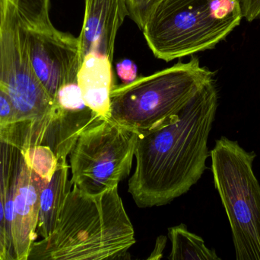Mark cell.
Masks as SVG:
<instances>
[{
    "label": "cell",
    "mask_w": 260,
    "mask_h": 260,
    "mask_svg": "<svg viewBox=\"0 0 260 260\" xmlns=\"http://www.w3.org/2000/svg\"><path fill=\"white\" fill-rule=\"evenodd\" d=\"M218 106L215 79L206 83L172 123L139 134L129 192L136 206H165L201 179L210 155L209 134Z\"/></svg>",
    "instance_id": "1"
},
{
    "label": "cell",
    "mask_w": 260,
    "mask_h": 260,
    "mask_svg": "<svg viewBox=\"0 0 260 260\" xmlns=\"http://www.w3.org/2000/svg\"><path fill=\"white\" fill-rule=\"evenodd\" d=\"M135 244L118 186L97 195L73 186L56 228L34 243L27 260L123 259Z\"/></svg>",
    "instance_id": "2"
},
{
    "label": "cell",
    "mask_w": 260,
    "mask_h": 260,
    "mask_svg": "<svg viewBox=\"0 0 260 260\" xmlns=\"http://www.w3.org/2000/svg\"><path fill=\"white\" fill-rule=\"evenodd\" d=\"M242 18L240 0H154L141 30L155 57L169 62L215 48Z\"/></svg>",
    "instance_id": "3"
},
{
    "label": "cell",
    "mask_w": 260,
    "mask_h": 260,
    "mask_svg": "<svg viewBox=\"0 0 260 260\" xmlns=\"http://www.w3.org/2000/svg\"><path fill=\"white\" fill-rule=\"evenodd\" d=\"M214 76L192 56L189 62L177 63L130 83L114 85L110 119L138 134L172 123Z\"/></svg>",
    "instance_id": "4"
},
{
    "label": "cell",
    "mask_w": 260,
    "mask_h": 260,
    "mask_svg": "<svg viewBox=\"0 0 260 260\" xmlns=\"http://www.w3.org/2000/svg\"><path fill=\"white\" fill-rule=\"evenodd\" d=\"M0 87L9 96L16 114V122L2 131L0 140L20 151L31 145H43L54 102L32 70L21 18L11 0L0 35Z\"/></svg>",
    "instance_id": "5"
},
{
    "label": "cell",
    "mask_w": 260,
    "mask_h": 260,
    "mask_svg": "<svg viewBox=\"0 0 260 260\" xmlns=\"http://www.w3.org/2000/svg\"><path fill=\"white\" fill-rule=\"evenodd\" d=\"M214 184L225 210L238 260H260V184L256 157L237 140L221 137L210 152Z\"/></svg>",
    "instance_id": "6"
},
{
    "label": "cell",
    "mask_w": 260,
    "mask_h": 260,
    "mask_svg": "<svg viewBox=\"0 0 260 260\" xmlns=\"http://www.w3.org/2000/svg\"><path fill=\"white\" fill-rule=\"evenodd\" d=\"M139 134L111 119L85 130L70 154L72 186L97 195L129 175Z\"/></svg>",
    "instance_id": "7"
},
{
    "label": "cell",
    "mask_w": 260,
    "mask_h": 260,
    "mask_svg": "<svg viewBox=\"0 0 260 260\" xmlns=\"http://www.w3.org/2000/svg\"><path fill=\"white\" fill-rule=\"evenodd\" d=\"M21 24L32 70L53 100L62 85L77 80L82 61L79 38L53 25L35 27L22 21Z\"/></svg>",
    "instance_id": "8"
},
{
    "label": "cell",
    "mask_w": 260,
    "mask_h": 260,
    "mask_svg": "<svg viewBox=\"0 0 260 260\" xmlns=\"http://www.w3.org/2000/svg\"><path fill=\"white\" fill-rule=\"evenodd\" d=\"M47 183L27 166L21 153L6 205V211L11 213L14 260L28 259L30 248L38 238L40 196Z\"/></svg>",
    "instance_id": "9"
},
{
    "label": "cell",
    "mask_w": 260,
    "mask_h": 260,
    "mask_svg": "<svg viewBox=\"0 0 260 260\" xmlns=\"http://www.w3.org/2000/svg\"><path fill=\"white\" fill-rule=\"evenodd\" d=\"M53 102V114L43 145L50 147L58 160H67L79 136L104 119L85 105L78 80L62 85Z\"/></svg>",
    "instance_id": "10"
},
{
    "label": "cell",
    "mask_w": 260,
    "mask_h": 260,
    "mask_svg": "<svg viewBox=\"0 0 260 260\" xmlns=\"http://www.w3.org/2000/svg\"><path fill=\"white\" fill-rule=\"evenodd\" d=\"M127 16V0H85L83 24L78 37L82 59L96 52L113 62L116 38Z\"/></svg>",
    "instance_id": "11"
},
{
    "label": "cell",
    "mask_w": 260,
    "mask_h": 260,
    "mask_svg": "<svg viewBox=\"0 0 260 260\" xmlns=\"http://www.w3.org/2000/svg\"><path fill=\"white\" fill-rule=\"evenodd\" d=\"M113 62L96 52L82 59L78 84L85 105L102 119H110L111 93L114 85Z\"/></svg>",
    "instance_id": "12"
},
{
    "label": "cell",
    "mask_w": 260,
    "mask_h": 260,
    "mask_svg": "<svg viewBox=\"0 0 260 260\" xmlns=\"http://www.w3.org/2000/svg\"><path fill=\"white\" fill-rule=\"evenodd\" d=\"M69 169L67 160H58L56 170L41 191L37 233L42 238L50 236L56 228L66 198L73 187L68 179Z\"/></svg>",
    "instance_id": "13"
},
{
    "label": "cell",
    "mask_w": 260,
    "mask_h": 260,
    "mask_svg": "<svg viewBox=\"0 0 260 260\" xmlns=\"http://www.w3.org/2000/svg\"><path fill=\"white\" fill-rule=\"evenodd\" d=\"M21 151L9 142L0 140V240L13 259L12 247L8 238L5 223V209L8 195L13 184Z\"/></svg>",
    "instance_id": "14"
},
{
    "label": "cell",
    "mask_w": 260,
    "mask_h": 260,
    "mask_svg": "<svg viewBox=\"0 0 260 260\" xmlns=\"http://www.w3.org/2000/svg\"><path fill=\"white\" fill-rule=\"evenodd\" d=\"M171 250L168 259L171 260H218L216 252L208 248L203 238L188 230L181 224L168 230Z\"/></svg>",
    "instance_id": "15"
},
{
    "label": "cell",
    "mask_w": 260,
    "mask_h": 260,
    "mask_svg": "<svg viewBox=\"0 0 260 260\" xmlns=\"http://www.w3.org/2000/svg\"><path fill=\"white\" fill-rule=\"evenodd\" d=\"M26 164L35 174L50 181L58 166V159L50 147L31 145L21 151Z\"/></svg>",
    "instance_id": "16"
},
{
    "label": "cell",
    "mask_w": 260,
    "mask_h": 260,
    "mask_svg": "<svg viewBox=\"0 0 260 260\" xmlns=\"http://www.w3.org/2000/svg\"><path fill=\"white\" fill-rule=\"evenodd\" d=\"M18 9L21 21L35 27L53 26L50 18V0H11Z\"/></svg>",
    "instance_id": "17"
},
{
    "label": "cell",
    "mask_w": 260,
    "mask_h": 260,
    "mask_svg": "<svg viewBox=\"0 0 260 260\" xmlns=\"http://www.w3.org/2000/svg\"><path fill=\"white\" fill-rule=\"evenodd\" d=\"M16 122L13 105L6 92L0 87V132Z\"/></svg>",
    "instance_id": "18"
},
{
    "label": "cell",
    "mask_w": 260,
    "mask_h": 260,
    "mask_svg": "<svg viewBox=\"0 0 260 260\" xmlns=\"http://www.w3.org/2000/svg\"><path fill=\"white\" fill-rule=\"evenodd\" d=\"M117 71L119 77L124 83L127 84L137 79V67L129 60H124L117 64Z\"/></svg>",
    "instance_id": "19"
},
{
    "label": "cell",
    "mask_w": 260,
    "mask_h": 260,
    "mask_svg": "<svg viewBox=\"0 0 260 260\" xmlns=\"http://www.w3.org/2000/svg\"><path fill=\"white\" fill-rule=\"evenodd\" d=\"M243 18L253 21L260 16V0H240Z\"/></svg>",
    "instance_id": "20"
},
{
    "label": "cell",
    "mask_w": 260,
    "mask_h": 260,
    "mask_svg": "<svg viewBox=\"0 0 260 260\" xmlns=\"http://www.w3.org/2000/svg\"><path fill=\"white\" fill-rule=\"evenodd\" d=\"M10 0H0V35L3 32V26L7 16Z\"/></svg>",
    "instance_id": "21"
},
{
    "label": "cell",
    "mask_w": 260,
    "mask_h": 260,
    "mask_svg": "<svg viewBox=\"0 0 260 260\" xmlns=\"http://www.w3.org/2000/svg\"><path fill=\"white\" fill-rule=\"evenodd\" d=\"M0 260H10L9 251L0 240Z\"/></svg>",
    "instance_id": "22"
},
{
    "label": "cell",
    "mask_w": 260,
    "mask_h": 260,
    "mask_svg": "<svg viewBox=\"0 0 260 260\" xmlns=\"http://www.w3.org/2000/svg\"><path fill=\"white\" fill-rule=\"evenodd\" d=\"M154 0H153V3H154Z\"/></svg>",
    "instance_id": "23"
}]
</instances>
